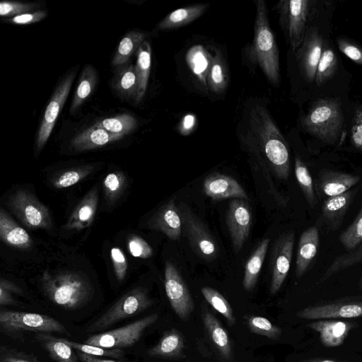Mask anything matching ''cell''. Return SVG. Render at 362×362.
<instances>
[{"mask_svg": "<svg viewBox=\"0 0 362 362\" xmlns=\"http://www.w3.org/2000/svg\"><path fill=\"white\" fill-rule=\"evenodd\" d=\"M267 104L257 97L245 103L236 126L237 137L240 147L263 170L287 180L291 172L288 146Z\"/></svg>", "mask_w": 362, "mask_h": 362, "instance_id": "cell-1", "label": "cell"}, {"mask_svg": "<svg viewBox=\"0 0 362 362\" xmlns=\"http://www.w3.org/2000/svg\"><path fill=\"white\" fill-rule=\"evenodd\" d=\"M40 283L42 294L54 310L53 315L61 322L71 326L90 315L88 311L90 310L95 290L84 274L45 271Z\"/></svg>", "mask_w": 362, "mask_h": 362, "instance_id": "cell-2", "label": "cell"}, {"mask_svg": "<svg viewBox=\"0 0 362 362\" xmlns=\"http://www.w3.org/2000/svg\"><path fill=\"white\" fill-rule=\"evenodd\" d=\"M254 36L247 47L246 57L258 66L268 81L279 87L281 82L279 54L274 35L272 30L267 4L264 0H256Z\"/></svg>", "mask_w": 362, "mask_h": 362, "instance_id": "cell-3", "label": "cell"}, {"mask_svg": "<svg viewBox=\"0 0 362 362\" xmlns=\"http://www.w3.org/2000/svg\"><path fill=\"white\" fill-rule=\"evenodd\" d=\"M72 327L56 317L42 313L8 310L1 308L0 332L15 343H25L28 337L45 333L71 338Z\"/></svg>", "mask_w": 362, "mask_h": 362, "instance_id": "cell-4", "label": "cell"}, {"mask_svg": "<svg viewBox=\"0 0 362 362\" xmlns=\"http://www.w3.org/2000/svg\"><path fill=\"white\" fill-rule=\"evenodd\" d=\"M153 303L146 288L134 287L103 312L96 314L89 322L81 327V330L76 334H83L88 337L114 329L119 323L139 315L151 307Z\"/></svg>", "mask_w": 362, "mask_h": 362, "instance_id": "cell-5", "label": "cell"}, {"mask_svg": "<svg viewBox=\"0 0 362 362\" xmlns=\"http://www.w3.org/2000/svg\"><path fill=\"white\" fill-rule=\"evenodd\" d=\"M343 122L340 103L334 98L317 100L300 119L301 126L307 133L330 145L338 141Z\"/></svg>", "mask_w": 362, "mask_h": 362, "instance_id": "cell-6", "label": "cell"}, {"mask_svg": "<svg viewBox=\"0 0 362 362\" xmlns=\"http://www.w3.org/2000/svg\"><path fill=\"white\" fill-rule=\"evenodd\" d=\"M158 313L148 314L119 327L86 337L81 342L107 349H119L129 355L136 353L146 330L157 322Z\"/></svg>", "mask_w": 362, "mask_h": 362, "instance_id": "cell-7", "label": "cell"}, {"mask_svg": "<svg viewBox=\"0 0 362 362\" xmlns=\"http://www.w3.org/2000/svg\"><path fill=\"white\" fill-rule=\"evenodd\" d=\"M314 4L309 0H281L275 6L286 40L294 53L304 39Z\"/></svg>", "mask_w": 362, "mask_h": 362, "instance_id": "cell-8", "label": "cell"}, {"mask_svg": "<svg viewBox=\"0 0 362 362\" xmlns=\"http://www.w3.org/2000/svg\"><path fill=\"white\" fill-rule=\"evenodd\" d=\"M182 230L194 253L206 262H212L219 255L218 244L206 224L184 202L178 204Z\"/></svg>", "mask_w": 362, "mask_h": 362, "instance_id": "cell-9", "label": "cell"}, {"mask_svg": "<svg viewBox=\"0 0 362 362\" xmlns=\"http://www.w3.org/2000/svg\"><path fill=\"white\" fill-rule=\"evenodd\" d=\"M7 205L21 223L28 228L49 230L52 222L48 209L32 193L20 189L11 195Z\"/></svg>", "mask_w": 362, "mask_h": 362, "instance_id": "cell-10", "label": "cell"}, {"mask_svg": "<svg viewBox=\"0 0 362 362\" xmlns=\"http://www.w3.org/2000/svg\"><path fill=\"white\" fill-rule=\"evenodd\" d=\"M296 315L305 320L362 317V296H348L320 301L300 310Z\"/></svg>", "mask_w": 362, "mask_h": 362, "instance_id": "cell-11", "label": "cell"}, {"mask_svg": "<svg viewBox=\"0 0 362 362\" xmlns=\"http://www.w3.org/2000/svg\"><path fill=\"white\" fill-rule=\"evenodd\" d=\"M164 286L171 308L183 321H187L194 310V302L185 280L170 261L165 264Z\"/></svg>", "mask_w": 362, "mask_h": 362, "instance_id": "cell-12", "label": "cell"}, {"mask_svg": "<svg viewBox=\"0 0 362 362\" xmlns=\"http://www.w3.org/2000/svg\"><path fill=\"white\" fill-rule=\"evenodd\" d=\"M295 234L293 230L283 233L275 240L270 254L271 284L269 291L276 294L282 286L290 269Z\"/></svg>", "mask_w": 362, "mask_h": 362, "instance_id": "cell-13", "label": "cell"}, {"mask_svg": "<svg viewBox=\"0 0 362 362\" xmlns=\"http://www.w3.org/2000/svg\"><path fill=\"white\" fill-rule=\"evenodd\" d=\"M324 45L319 29L309 25L300 46L295 52L301 76L308 83L315 81Z\"/></svg>", "mask_w": 362, "mask_h": 362, "instance_id": "cell-14", "label": "cell"}, {"mask_svg": "<svg viewBox=\"0 0 362 362\" xmlns=\"http://www.w3.org/2000/svg\"><path fill=\"white\" fill-rule=\"evenodd\" d=\"M75 72L67 75L55 89L44 112L38 129L36 147L39 152L47 143L57 122L58 115L62 109L71 90Z\"/></svg>", "mask_w": 362, "mask_h": 362, "instance_id": "cell-15", "label": "cell"}, {"mask_svg": "<svg viewBox=\"0 0 362 362\" xmlns=\"http://www.w3.org/2000/svg\"><path fill=\"white\" fill-rule=\"evenodd\" d=\"M226 221L233 250L238 253L248 238L252 225L248 204L243 199H233L228 205Z\"/></svg>", "mask_w": 362, "mask_h": 362, "instance_id": "cell-16", "label": "cell"}, {"mask_svg": "<svg viewBox=\"0 0 362 362\" xmlns=\"http://www.w3.org/2000/svg\"><path fill=\"white\" fill-rule=\"evenodd\" d=\"M361 180L358 175L328 170H320L315 189L319 199H326L351 189Z\"/></svg>", "mask_w": 362, "mask_h": 362, "instance_id": "cell-17", "label": "cell"}, {"mask_svg": "<svg viewBox=\"0 0 362 362\" xmlns=\"http://www.w3.org/2000/svg\"><path fill=\"white\" fill-rule=\"evenodd\" d=\"M147 225L151 230L161 232L172 240H179L182 231V221L175 199L162 205L151 217Z\"/></svg>", "mask_w": 362, "mask_h": 362, "instance_id": "cell-18", "label": "cell"}, {"mask_svg": "<svg viewBox=\"0 0 362 362\" xmlns=\"http://www.w3.org/2000/svg\"><path fill=\"white\" fill-rule=\"evenodd\" d=\"M358 188L324 200L320 214V223L331 230H337L341 225L344 216L352 204Z\"/></svg>", "mask_w": 362, "mask_h": 362, "instance_id": "cell-19", "label": "cell"}, {"mask_svg": "<svg viewBox=\"0 0 362 362\" xmlns=\"http://www.w3.org/2000/svg\"><path fill=\"white\" fill-rule=\"evenodd\" d=\"M203 190L214 200L248 199L246 192L235 178L218 172H214L204 178Z\"/></svg>", "mask_w": 362, "mask_h": 362, "instance_id": "cell-20", "label": "cell"}, {"mask_svg": "<svg viewBox=\"0 0 362 362\" xmlns=\"http://www.w3.org/2000/svg\"><path fill=\"white\" fill-rule=\"evenodd\" d=\"M185 341L181 332L175 329L165 331L159 341L145 351L149 358L177 359L185 357Z\"/></svg>", "mask_w": 362, "mask_h": 362, "instance_id": "cell-21", "label": "cell"}, {"mask_svg": "<svg viewBox=\"0 0 362 362\" xmlns=\"http://www.w3.org/2000/svg\"><path fill=\"white\" fill-rule=\"evenodd\" d=\"M308 327L319 333L324 346L337 347L344 343L353 325L347 321L322 319L310 322Z\"/></svg>", "mask_w": 362, "mask_h": 362, "instance_id": "cell-22", "label": "cell"}, {"mask_svg": "<svg viewBox=\"0 0 362 362\" xmlns=\"http://www.w3.org/2000/svg\"><path fill=\"white\" fill-rule=\"evenodd\" d=\"M320 238L317 226L305 230L299 238L296 253L295 274L302 277L310 267L317 254Z\"/></svg>", "mask_w": 362, "mask_h": 362, "instance_id": "cell-23", "label": "cell"}, {"mask_svg": "<svg viewBox=\"0 0 362 362\" xmlns=\"http://www.w3.org/2000/svg\"><path fill=\"white\" fill-rule=\"evenodd\" d=\"M29 339L55 362H82L76 351L61 341L58 336L40 333L31 336Z\"/></svg>", "mask_w": 362, "mask_h": 362, "instance_id": "cell-24", "label": "cell"}, {"mask_svg": "<svg viewBox=\"0 0 362 362\" xmlns=\"http://www.w3.org/2000/svg\"><path fill=\"white\" fill-rule=\"evenodd\" d=\"M204 329L209 341L225 360L230 361L233 358L230 338L219 320L207 309L202 313Z\"/></svg>", "mask_w": 362, "mask_h": 362, "instance_id": "cell-25", "label": "cell"}, {"mask_svg": "<svg viewBox=\"0 0 362 362\" xmlns=\"http://www.w3.org/2000/svg\"><path fill=\"white\" fill-rule=\"evenodd\" d=\"M98 190L96 186L90 189L81 199L64 225L67 230H81L90 226L97 210Z\"/></svg>", "mask_w": 362, "mask_h": 362, "instance_id": "cell-26", "label": "cell"}, {"mask_svg": "<svg viewBox=\"0 0 362 362\" xmlns=\"http://www.w3.org/2000/svg\"><path fill=\"white\" fill-rule=\"evenodd\" d=\"M0 238L5 244L17 249L26 250L32 245V239L27 231L2 208L0 209Z\"/></svg>", "mask_w": 362, "mask_h": 362, "instance_id": "cell-27", "label": "cell"}, {"mask_svg": "<svg viewBox=\"0 0 362 362\" xmlns=\"http://www.w3.org/2000/svg\"><path fill=\"white\" fill-rule=\"evenodd\" d=\"M123 136L91 127L76 136L71 142L72 149L83 151L94 149L122 139Z\"/></svg>", "mask_w": 362, "mask_h": 362, "instance_id": "cell-28", "label": "cell"}, {"mask_svg": "<svg viewBox=\"0 0 362 362\" xmlns=\"http://www.w3.org/2000/svg\"><path fill=\"white\" fill-rule=\"evenodd\" d=\"M209 6V4H195L174 10L159 22L158 28L171 30L189 24L202 16Z\"/></svg>", "mask_w": 362, "mask_h": 362, "instance_id": "cell-29", "label": "cell"}, {"mask_svg": "<svg viewBox=\"0 0 362 362\" xmlns=\"http://www.w3.org/2000/svg\"><path fill=\"white\" fill-rule=\"evenodd\" d=\"M118 68L112 83L115 90L122 98L136 102L139 83L135 66L127 63Z\"/></svg>", "mask_w": 362, "mask_h": 362, "instance_id": "cell-30", "label": "cell"}, {"mask_svg": "<svg viewBox=\"0 0 362 362\" xmlns=\"http://www.w3.org/2000/svg\"><path fill=\"white\" fill-rule=\"evenodd\" d=\"M269 242V238L262 240L245 263L243 286L247 291H253L256 286Z\"/></svg>", "mask_w": 362, "mask_h": 362, "instance_id": "cell-31", "label": "cell"}, {"mask_svg": "<svg viewBox=\"0 0 362 362\" xmlns=\"http://www.w3.org/2000/svg\"><path fill=\"white\" fill-rule=\"evenodd\" d=\"M228 72L225 59L220 50H216L212 56L207 76V86L214 93H223L228 86Z\"/></svg>", "mask_w": 362, "mask_h": 362, "instance_id": "cell-32", "label": "cell"}, {"mask_svg": "<svg viewBox=\"0 0 362 362\" xmlns=\"http://www.w3.org/2000/svg\"><path fill=\"white\" fill-rule=\"evenodd\" d=\"M148 34L139 31H130L121 40L113 57L112 64L119 66L128 62L132 55L137 52L141 45L146 40Z\"/></svg>", "mask_w": 362, "mask_h": 362, "instance_id": "cell-33", "label": "cell"}, {"mask_svg": "<svg viewBox=\"0 0 362 362\" xmlns=\"http://www.w3.org/2000/svg\"><path fill=\"white\" fill-rule=\"evenodd\" d=\"M151 65V47L148 41L145 40L136 52V63L135 69L138 77L139 88L136 103L144 96Z\"/></svg>", "mask_w": 362, "mask_h": 362, "instance_id": "cell-34", "label": "cell"}, {"mask_svg": "<svg viewBox=\"0 0 362 362\" xmlns=\"http://www.w3.org/2000/svg\"><path fill=\"white\" fill-rule=\"evenodd\" d=\"M97 81V74L94 68L90 64L86 65L81 72L73 98L71 105V112L76 111L90 96L95 87Z\"/></svg>", "mask_w": 362, "mask_h": 362, "instance_id": "cell-35", "label": "cell"}, {"mask_svg": "<svg viewBox=\"0 0 362 362\" xmlns=\"http://www.w3.org/2000/svg\"><path fill=\"white\" fill-rule=\"evenodd\" d=\"M212 56L202 47L197 45L192 47L187 54V64L200 82L207 85Z\"/></svg>", "mask_w": 362, "mask_h": 362, "instance_id": "cell-36", "label": "cell"}, {"mask_svg": "<svg viewBox=\"0 0 362 362\" xmlns=\"http://www.w3.org/2000/svg\"><path fill=\"white\" fill-rule=\"evenodd\" d=\"M338 64V58L334 50L326 42L317 67L315 78L317 86H322L334 76Z\"/></svg>", "mask_w": 362, "mask_h": 362, "instance_id": "cell-37", "label": "cell"}, {"mask_svg": "<svg viewBox=\"0 0 362 362\" xmlns=\"http://www.w3.org/2000/svg\"><path fill=\"white\" fill-rule=\"evenodd\" d=\"M295 175L303 196L311 208L318 203L312 176L304 162L299 156L295 158Z\"/></svg>", "mask_w": 362, "mask_h": 362, "instance_id": "cell-38", "label": "cell"}, {"mask_svg": "<svg viewBox=\"0 0 362 362\" xmlns=\"http://www.w3.org/2000/svg\"><path fill=\"white\" fill-rule=\"evenodd\" d=\"M360 263H362V242L354 250L335 257L322 274L320 281L323 282L337 273Z\"/></svg>", "mask_w": 362, "mask_h": 362, "instance_id": "cell-39", "label": "cell"}, {"mask_svg": "<svg viewBox=\"0 0 362 362\" xmlns=\"http://www.w3.org/2000/svg\"><path fill=\"white\" fill-rule=\"evenodd\" d=\"M137 122L133 116L129 114H122L100 120L93 127L124 136L134 131Z\"/></svg>", "mask_w": 362, "mask_h": 362, "instance_id": "cell-40", "label": "cell"}, {"mask_svg": "<svg viewBox=\"0 0 362 362\" xmlns=\"http://www.w3.org/2000/svg\"><path fill=\"white\" fill-rule=\"evenodd\" d=\"M59 339L70 346L75 351H78L88 355L103 358L122 359L129 356L124 351L114 349H107L87 344L81 341L71 340V339L59 337Z\"/></svg>", "mask_w": 362, "mask_h": 362, "instance_id": "cell-41", "label": "cell"}, {"mask_svg": "<svg viewBox=\"0 0 362 362\" xmlns=\"http://www.w3.org/2000/svg\"><path fill=\"white\" fill-rule=\"evenodd\" d=\"M0 362H44L39 356L20 343H6L0 346Z\"/></svg>", "mask_w": 362, "mask_h": 362, "instance_id": "cell-42", "label": "cell"}, {"mask_svg": "<svg viewBox=\"0 0 362 362\" xmlns=\"http://www.w3.org/2000/svg\"><path fill=\"white\" fill-rule=\"evenodd\" d=\"M201 291L206 302L226 318L229 325L235 324L236 319L230 305L218 291L204 286Z\"/></svg>", "mask_w": 362, "mask_h": 362, "instance_id": "cell-43", "label": "cell"}, {"mask_svg": "<svg viewBox=\"0 0 362 362\" xmlns=\"http://www.w3.org/2000/svg\"><path fill=\"white\" fill-rule=\"evenodd\" d=\"M127 178L122 172L117 171L107 174L103 180L105 199L107 204H115L124 191Z\"/></svg>", "mask_w": 362, "mask_h": 362, "instance_id": "cell-44", "label": "cell"}, {"mask_svg": "<svg viewBox=\"0 0 362 362\" xmlns=\"http://www.w3.org/2000/svg\"><path fill=\"white\" fill-rule=\"evenodd\" d=\"M93 170L92 165H82L68 169L54 176L52 185L57 189L72 186L87 177Z\"/></svg>", "mask_w": 362, "mask_h": 362, "instance_id": "cell-45", "label": "cell"}, {"mask_svg": "<svg viewBox=\"0 0 362 362\" xmlns=\"http://www.w3.org/2000/svg\"><path fill=\"white\" fill-rule=\"evenodd\" d=\"M339 240L346 251L354 250L362 242V207L354 221L340 234Z\"/></svg>", "mask_w": 362, "mask_h": 362, "instance_id": "cell-46", "label": "cell"}, {"mask_svg": "<svg viewBox=\"0 0 362 362\" xmlns=\"http://www.w3.org/2000/svg\"><path fill=\"white\" fill-rule=\"evenodd\" d=\"M247 323L252 333L273 340L279 339L281 335V329L264 317L250 315L247 318Z\"/></svg>", "mask_w": 362, "mask_h": 362, "instance_id": "cell-47", "label": "cell"}, {"mask_svg": "<svg viewBox=\"0 0 362 362\" xmlns=\"http://www.w3.org/2000/svg\"><path fill=\"white\" fill-rule=\"evenodd\" d=\"M36 7V5L33 3L4 1L0 4V14L4 17L12 18L18 15L29 13Z\"/></svg>", "mask_w": 362, "mask_h": 362, "instance_id": "cell-48", "label": "cell"}, {"mask_svg": "<svg viewBox=\"0 0 362 362\" xmlns=\"http://www.w3.org/2000/svg\"><path fill=\"white\" fill-rule=\"evenodd\" d=\"M127 247L132 256L147 259L152 256L153 251L151 245L139 235H133L127 240Z\"/></svg>", "mask_w": 362, "mask_h": 362, "instance_id": "cell-49", "label": "cell"}, {"mask_svg": "<svg viewBox=\"0 0 362 362\" xmlns=\"http://www.w3.org/2000/svg\"><path fill=\"white\" fill-rule=\"evenodd\" d=\"M337 43L339 49L350 59L362 65V47L344 37H338Z\"/></svg>", "mask_w": 362, "mask_h": 362, "instance_id": "cell-50", "label": "cell"}, {"mask_svg": "<svg viewBox=\"0 0 362 362\" xmlns=\"http://www.w3.org/2000/svg\"><path fill=\"white\" fill-rule=\"evenodd\" d=\"M110 257L113 264L115 276L119 281H122L126 276L127 261L123 252L118 247H112Z\"/></svg>", "mask_w": 362, "mask_h": 362, "instance_id": "cell-51", "label": "cell"}, {"mask_svg": "<svg viewBox=\"0 0 362 362\" xmlns=\"http://www.w3.org/2000/svg\"><path fill=\"white\" fill-rule=\"evenodd\" d=\"M351 141L354 146L362 152V106L356 108L353 115Z\"/></svg>", "mask_w": 362, "mask_h": 362, "instance_id": "cell-52", "label": "cell"}, {"mask_svg": "<svg viewBox=\"0 0 362 362\" xmlns=\"http://www.w3.org/2000/svg\"><path fill=\"white\" fill-rule=\"evenodd\" d=\"M46 11H36L8 18L5 21L17 25H27L39 22L46 18Z\"/></svg>", "mask_w": 362, "mask_h": 362, "instance_id": "cell-53", "label": "cell"}, {"mask_svg": "<svg viewBox=\"0 0 362 362\" xmlns=\"http://www.w3.org/2000/svg\"><path fill=\"white\" fill-rule=\"evenodd\" d=\"M197 126V117L192 113L185 115L178 125V132L182 136H188Z\"/></svg>", "mask_w": 362, "mask_h": 362, "instance_id": "cell-54", "label": "cell"}, {"mask_svg": "<svg viewBox=\"0 0 362 362\" xmlns=\"http://www.w3.org/2000/svg\"><path fill=\"white\" fill-rule=\"evenodd\" d=\"M76 352L82 362H139L137 359L129 358V356L122 359H112L88 355L78 351Z\"/></svg>", "mask_w": 362, "mask_h": 362, "instance_id": "cell-55", "label": "cell"}, {"mask_svg": "<svg viewBox=\"0 0 362 362\" xmlns=\"http://www.w3.org/2000/svg\"><path fill=\"white\" fill-rule=\"evenodd\" d=\"M0 288L7 290L13 294L23 295V290L17 284L6 279L1 278Z\"/></svg>", "mask_w": 362, "mask_h": 362, "instance_id": "cell-56", "label": "cell"}, {"mask_svg": "<svg viewBox=\"0 0 362 362\" xmlns=\"http://www.w3.org/2000/svg\"><path fill=\"white\" fill-rule=\"evenodd\" d=\"M300 362H352V361H335V360H331V359H325V358H311L303 360Z\"/></svg>", "mask_w": 362, "mask_h": 362, "instance_id": "cell-57", "label": "cell"}, {"mask_svg": "<svg viewBox=\"0 0 362 362\" xmlns=\"http://www.w3.org/2000/svg\"><path fill=\"white\" fill-rule=\"evenodd\" d=\"M358 287L360 288V289H362V275L361 276V277L359 278L358 279Z\"/></svg>", "mask_w": 362, "mask_h": 362, "instance_id": "cell-58", "label": "cell"}]
</instances>
